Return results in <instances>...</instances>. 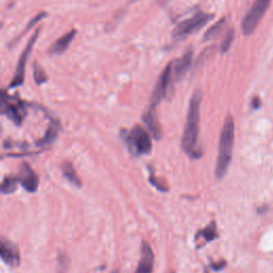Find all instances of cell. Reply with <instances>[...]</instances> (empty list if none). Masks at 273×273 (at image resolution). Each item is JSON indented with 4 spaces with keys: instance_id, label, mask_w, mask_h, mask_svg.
Returning a JSON list of instances; mask_svg holds the SVG:
<instances>
[{
    "instance_id": "obj_19",
    "label": "cell",
    "mask_w": 273,
    "mask_h": 273,
    "mask_svg": "<svg viewBox=\"0 0 273 273\" xmlns=\"http://www.w3.org/2000/svg\"><path fill=\"white\" fill-rule=\"evenodd\" d=\"M225 24H227V20H225V18H222V20H220L218 23H215L212 27H210L209 29L207 30V32L205 33L204 39L205 40L213 39L214 36L218 35L223 30V28L225 27Z\"/></svg>"
},
{
    "instance_id": "obj_3",
    "label": "cell",
    "mask_w": 273,
    "mask_h": 273,
    "mask_svg": "<svg viewBox=\"0 0 273 273\" xmlns=\"http://www.w3.org/2000/svg\"><path fill=\"white\" fill-rule=\"evenodd\" d=\"M121 136L134 155H147L152 152V139L141 125H135L130 130H123Z\"/></svg>"
},
{
    "instance_id": "obj_26",
    "label": "cell",
    "mask_w": 273,
    "mask_h": 273,
    "mask_svg": "<svg viewBox=\"0 0 273 273\" xmlns=\"http://www.w3.org/2000/svg\"><path fill=\"white\" fill-rule=\"evenodd\" d=\"M111 273H119V271H118V270H114Z\"/></svg>"
},
{
    "instance_id": "obj_7",
    "label": "cell",
    "mask_w": 273,
    "mask_h": 273,
    "mask_svg": "<svg viewBox=\"0 0 273 273\" xmlns=\"http://www.w3.org/2000/svg\"><path fill=\"white\" fill-rule=\"evenodd\" d=\"M172 82V62L169 63L166 69L160 74V76L157 80L156 87L154 89L152 99H150V109H156L168 92L169 87Z\"/></svg>"
},
{
    "instance_id": "obj_6",
    "label": "cell",
    "mask_w": 273,
    "mask_h": 273,
    "mask_svg": "<svg viewBox=\"0 0 273 273\" xmlns=\"http://www.w3.org/2000/svg\"><path fill=\"white\" fill-rule=\"evenodd\" d=\"M270 6V2L268 0H258L253 7L250 9V11L247 13L246 17L243 18L242 22V31L246 35H250L256 29V27L260 21V18L267 11L268 7Z\"/></svg>"
},
{
    "instance_id": "obj_24",
    "label": "cell",
    "mask_w": 273,
    "mask_h": 273,
    "mask_svg": "<svg viewBox=\"0 0 273 273\" xmlns=\"http://www.w3.org/2000/svg\"><path fill=\"white\" fill-rule=\"evenodd\" d=\"M225 266H227V261L224 259H221L219 261H211L209 265V269L212 271H220L223 270Z\"/></svg>"
},
{
    "instance_id": "obj_18",
    "label": "cell",
    "mask_w": 273,
    "mask_h": 273,
    "mask_svg": "<svg viewBox=\"0 0 273 273\" xmlns=\"http://www.w3.org/2000/svg\"><path fill=\"white\" fill-rule=\"evenodd\" d=\"M20 183V178L9 175L6 176L3 180V184H2V192L4 194H10L13 193L16 189H17V184Z\"/></svg>"
},
{
    "instance_id": "obj_14",
    "label": "cell",
    "mask_w": 273,
    "mask_h": 273,
    "mask_svg": "<svg viewBox=\"0 0 273 273\" xmlns=\"http://www.w3.org/2000/svg\"><path fill=\"white\" fill-rule=\"evenodd\" d=\"M143 121L150 130V133L153 134L155 139H159L161 137V128H160V124L158 122V119L155 114V109H150L146 111L143 116Z\"/></svg>"
},
{
    "instance_id": "obj_5",
    "label": "cell",
    "mask_w": 273,
    "mask_h": 273,
    "mask_svg": "<svg viewBox=\"0 0 273 273\" xmlns=\"http://www.w3.org/2000/svg\"><path fill=\"white\" fill-rule=\"evenodd\" d=\"M2 112L12 120L15 124L21 125L26 116L25 102L18 98V96L10 97L5 91H3Z\"/></svg>"
},
{
    "instance_id": "obj_4",
    "label": "cell",
    "mask_w": 273,
    "mask_h": 273,
    "mask_svg": "<svg viewBox=\"0 0 273 273\" xmlns=\"http://www.w3.org/2000/svg\"><path fill=\"white\" fill-rule=\"evenodd\" d=\"M213 17L212 14L204 13V12H196L189 18H186L183 22L178 23L174 29L173 36L177 40H182L184 37L190 35L191 33L200 30L207 23L211 21Z\"/></svg>"
},
{
    "instance_id": "obj_8",
    "label": "cell",
    "mask_w": 273,
    "mask_h": 273,
    "mask_svg": "<svg viewBox=\"0 0 273 273\" xmlns=\"http://www.w3.org/2000/svg\"><path fill=\"white\" fill-rule=\"evenodd\" d=\"M39 32H40V28L34 32V34L31 36L30 41L28 42L27 46L25 47V49L23 50L21 57H20V60H18V63L16 65V70H15V73H14L13 79H12V81L10 83V88H15V87H18V86H22V84H23L26 63H27L28 58H29L31 49H32V47H33V45H34V43H35V41L37 39Z\"/></svg>"
},
{
    "instance_id": "obj_13",
    "label": "cell",
    "mask_w": 273,
    "mask_h": 273,
    "mask_svg": "<svg viewBox=\"0 0 273 273\" xmlns=\"http://www.w3.org/2000/svg\"><path fill=\"white\" fill-rule=\"evenodd\" d=\"M75 35H76V30L73 29V30L65 33L64 35H62L61 37H59V39L51 45L50 52L54 53V54L63 53L65 50L69 48V46L71 45L72 41L74 40Z\"/></svg>"
},
{
    "instance_id": "obj_21",
    "label": "cell",
    "mask_w": 273,
    "mask_h": 273,
    "mask_svg": "<svg viewBox=\"0 0 273 273\" xmlns=\"http://www.w3.org/2000/svg\"><path fill=\"white\" fill-rule=\"evenodd\" d=\"M233 40H234V30L232 29L227 33V35H225V37H224V40L222 41V45H221L222 52H227L229 50Z\"/></svg>"
},
{
    "instance_id": "obj_25",
    "label": "cell",
    "mask_w": 273,
    "mask_h": 273,
    "mask_svg": "<svg viewBox=\"0 0 273 273\" xmlns=\"http://www.w3.org/2000/svg\"><path fill=\"white\" fill-rule=\"evenodd\" d=\"M259 101H258V98H255V99H254V105H255V108H257L258 106H259V103H258Z\"/></svg>"
},
{
    "instance_id": "obj_20",
    "label": "cell",
    "mask_w": 273,
    "mask_h": 273,
    "mask_svg": "<svg viewBox=\"0 0 273 273\" xmlns=\"http://www.w3.org/2000/svg\"><path fill=\"white\" fill-rule=\"evenodd\" d=\"M33 76L37 84H42L47 81V75L45 71L42 69L41 65L37 62L33 63Z\"/></svg>"
},
{
    "instance_id": "obj_15",
    "label": "cell",
    "mask_w": 273,
    "mask_h": 273,
    "mask_svg": "<svg viewBox=\"0 0 273 273\" xmlns=\"http://www.w3.org/2000/svg\"><path fill=\"white\" fill-rule=\"evenodd\" d=\"M218 237H219V234H218V230H216V225L214 221L210 222L206 228L200 230L195 234V240H200L201 238H203L205 244L212 240H215Z\"/></svg>"
},
{
    "instance_id": "obj_22",
    "label": "cell",
    "mask_w": 273,
    "mask_h": 273,
    "mask_svg": "<svg viewBox=\"0 0 273 273\" xmlns=\"http://www.w3.org/2000/svg\"><path fill=\"white\" fill-rule=\"evenodd\" d=\"M149 182L150 184H152L154 187H156L158 190L160 191H163V192H167L169 191V188L167 185L162 184V183H159L158 178L155 176V174L153 173V171H150V175H149Z\"/></svg>"
},
{
    "instance_id": "obj_11",
    "label": "cell",
    "mask_w": 273,
    "mask_h": 273,
    "mask_svg": "<svg viewBox=\"0 0 273 273\" xmlns=\"http://www.w3.org/2000/svg\"><path fill=\"white\" fill-rule=\"evenodd\" d=\"M192 56L193 51L190 47V48L185 52L183 57L172 62V81L181 80L185 76L186 73L189 71L192 63Z\"/></svg>"
},
{
    "instance_id": "obj_9",
    "label": "cell",
    "mask_w": 273,
    "mask_h": 273,
    "mask_svg": "<svg viewBox=\"0 0 273 273\" xmlns=\"http://www.w3.org/2000/svg\"><path fill=\"white\" fill-rule=\"evenodd\" d=\"M0 254H2V259L6 265L13 268L20 266V250H18L16 244H14L12 241L6 238L2 239V250H0Z\"/></svg>"
},
{
    "instance_id": "obj_1",
    "label": "cell",
    "mask_w": 273,
    "mask_h": 273,
    "mask_svg": "<svg viewBox=\"0 0 273 273\" xmlns=\"http://www.w3.org/2000/svg\"><path fill=\"white\" fill-rule=\"evenodd\" d=\"M202 91L197 89L193 92L188 109L187 121L182 139L184 152L192 159H197L203 155V149L199 144L200 136V115H201Z\"/></svg>"
},
{
    "instance_id": "obj_17",
    "label": "cell",
    "mask_w": 273,
    "mask_h": 273,
    "mask_svg": "<svg viewBox=\"0 0 273 273\" xmlns=\"http://www.w3.org/2000/svg\"><path fill=\"white\" fill-rule=\"evenodd\" d=\"M62 172H63L64 177L67 178V180L71 184H73L74 186H76V187H80L81 186L80 177L78 176V174L76 173V171H75V169H74V167H73V165L71 162L65 161L62 165Z\"/></svg>"
},
{
    "instance_id": "obj_10",
    "label": "cell",
    "mask_w": 273,
    "mask_h": 273,
    "mask_svg": "<svg viewBox=\"0 0 273 273\" xmlns=\"http://www.w3.org/2000/svg\"><path fill=\"white\" fill-rule=\"evenodd\" d=\"M140 260L136 269V273H153L155 255L152 247L146 241H142L140 249Z\"/></svg>"
},
{
    "instance_id": "obj_2",
    "label": "cell",
    "mask_w": 273,
    "mask_h": 273,
    "mask_svg": "<svg viewBox=\"0 0 273 273\" xmlns=\"http://www.w3.org/2000/svg\"><path fill=\"white\" fill-rule=\"evenodd\" d=\"M234 140H235L234 120L233 117L229 115L227 119H225L222 127L219 142V156L218 159H216L215 165V176L216 178H219V180L223 178L229 170L233 156Z\"/></svg>"
},
{
    "instance_id": "obj_23",
    "label": "cell",
    "mask_w": 273,
    "mask_h": 273,
    "mask_svg": "<svg viewBox=\"0 0 273 273\" xmlns=\"http://www.w3.org/2000/svg\"><path fill=\"white\" fill-rule=\"evenodd\" d=\"M47 15V13L46 12H40L39 14H37V15H35L33 18H32V20L29 22V24H28L27 25V27H26V29L21 33V36H23L27 31H29L30 29H31V28L37 23V22H40L41 20H42V18H44L45 16Z\"/></svg>"
},
{
    "instance_id": "obj_16",
    "label": "cell",
    "mask_w": 273,
    "mask_h": 273,
    "mask_svg": "<svg viewBox=\"0 0 273 273\" xmlns=\"http://www.w3.org/2000/svg\"><path fill=\"white\" fill-rule=\"evenodd\" d=\"M58 131H59V123L57 121L51 120L50 125L48 127V129L46 130L45 136L43 139L36 141V145L37 146H43V145H47L52 143L53 141L56 140L58 136Z\"/></svg>"
},
{
    "instance_id": "obj_12",
    "label": "cell",
    "mask_w": 273,
    "mask_h": 273,
    "mask_svg": "<svg viewBox=\"0 0 273 273\" xmlns=\"http://www.w3.org/2000/svg\"><path fill=\"white\" fill-rule=\"evenodd\" d=\"M18 178H20V183L26 191L32 193L37 190V187H39V177H37L36 173L28 163L24 162L22 165Z\"/></svg>"
}]
</instances>
